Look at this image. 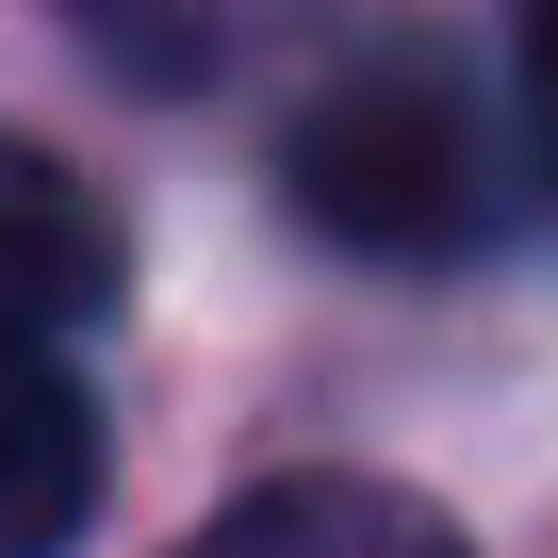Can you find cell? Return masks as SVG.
Instances as JSON below:
<instances>
[{
  "label": "cell",
  "mask_w": 558,
  "mask_h": 558,
  "mask_svg": "<svg viewBox=\"0 0 558 558\" xmlns=\"http://www.w3.org/2000/svg\"><path fill=\"white\" fill-rule=\"evenodd\" d=\"M279 197H296L329 246H362V263H444V246H476L493 148H476L460 50H444V34L345 50V66L296 99V132H279Z\"/></svg>",
  "instance_id": "cell-1"
},
{
  "label": "cell",
  "mask_w": 558,
  "mask_h": 558,
  "mask_svg": "<svg viewBox=\"0 0 558 558\" xmlns=\"http://www.w3.org/2000/svg\"><path fill=\"white\" fill-rule=\"evenodd\" d=\"M83 313H116V214H99V181L0 132V345H50Z\"/></svg>",
  "instance_id": "cell-2"
},
{
  "label": "cell",
  "mask_w": 558,
  "mask_h": 558,
  "mask_svg": "<svg viewBox=\"0 0 558 558\" xmlns=\"http://www.w3.org/2000/svg\"><path fill=\"white\" fill-rule=\"evenodd\" d=\"M99 509V411L50 345H0V558H66Z\"/></svg>",
  "instance_id": "cell-3"
},
{
  "label": "cell",
  "mask_w": 558,
  "mask_h": 558,
  "mask_svg": "<svg viewBox=\"0 0 558 558\" xmlns=\"http://www.w3.org/2000/svg\"><path fill=\"white\" fill-rule=\"evenodd\" d=\"M181 558H460V525L427 493H378V476H263Z\"/></svg>",
  "instance_id": "cell-4"
},
{
  "label": "cell",
  "mask_w": 558,
  "mask_h": 558,
  "mask_svg": "<svg viewBox=\"0 0 558 558\" xmlns=\"http://www.w3.org/2000/svg\"><path fill=\"white\" fill-rule=\"evenodd\" d=\"M66 17L132 66V83H246V66H279V34L313 17V0H66Z\"/></svg>",
  "instance_id": "cell-5"
},
{
  "label": "cell",
  "mask_w": 558,
  "mask_h": 558,
  "mask_svg": "<svg viewBox=\"0 0 558 558\" xmlns=\"http://www.w3.org/2000/svg\"><path fill=\"white\" fill-rule=\"evenodd\" d=\"M509 83H525V148L558 181V0H525V34H509Z\"/></svg>",
  "instance_id": "cell-6"
}]
</instances>
